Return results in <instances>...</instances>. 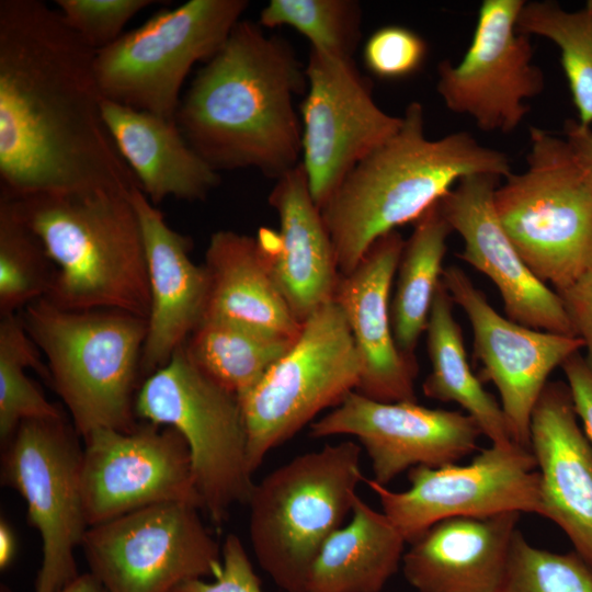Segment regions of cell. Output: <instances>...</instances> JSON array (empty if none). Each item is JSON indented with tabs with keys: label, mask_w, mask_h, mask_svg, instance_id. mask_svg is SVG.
Segmentation results:
<instances>
[{
	"label": "cell",
	"mask_w": 592,
	"mask_h": 592,
	"mask_svg": "<svg viewBox=\"0 0 592 592\" xmlns=\"http://www.w3.org/2000/svg\"><path fill=\"white\" fill-rule=\"evenodd\" d=\"M55 266L35 232L19 215L13 201L0 194V317L18 315L45 298Z\"/></svg>",
	"instance_id": "cell-32"
},
{
	"label": "cell",
	"mask_w": 592,
	"mask_h": 592,
	"mask_svg": "<svg viewBox=\"0 0 592 592\" xmlns=\"http://www.w3.org/2000/svg\"><path fill=\"white\" fill-rule=\"evenodd\" d=\"M301 104V166L321 209L351 170L386 143L402 116L380 109L353 58L310 49Z\"/></svg>",
	"instance_id": "cell-14"
},
{
	"label": "cell",
	"mask_w": 592,
	"mask_h": 592,
	"mask_svg": "<svg viewBox=\"0 0 592 592\" xmlns=\"http://www.w3.org/2000/svg\"><path fill=\"white\" fill-rule=\"evenodd\" d=\"M60 592H107L104 585L90 572L79 574Z\"/></svg>",
	"instance_id": "cell-43"
},
{
	"label": "cell",
	"mask_w": 592,
	"mask_h": 592,
	"mask_svg": "<svg viewBox=\"0 0 592 592\" xmlns=\"http://www.w3.org/2000/svg\"><path fill=\"white\" fill-rule=\"evenodd\" d=\"M15 554V539L8 523L1 520L0 525V566L7 568Z\"/></svg>",
	"instance_id": "cell-42"
},
{
	"label": "cell",
	"mask_w": 592,
	"mask_h": 592,
	"mask_svg": "<svg viewBox=\"0 0 592 592\" xmlns=\"http://www.w3.org/2000/svg\"><path fill=\"white\" fill-rule=\"evenodd\" d=\"M442 282L468 318L482 377L492 382L514 443L530 448L533 409L551 372L583 349L578 337L532 329L500 315L460 267L443 270Z\"/></svg>",
	"instance_id": "cell-17"
},
{
	"label": "cell",
	"mask_w": 592,
	"mask_h": 592,
	"mask_svg": "<svg viewBox=\"0 0 592 592\" xmlns=\"http://www.w3.org/2000/svg\"><path fill=\"white\" fill-rule=\"evenodd\" d=\"M147 259L150 309L140 373L144 380L163 367L203 321L209 276L191 257L192 240L172 229L137 186L130 193Z\"/></svg>",
	"instance_id": "cell-21"
},
{
	"label": "cell",
	"mask_w": 592,
	"mask_h": 592,
	"mask_svg": "<svg viewBox=\"0 0 592 592\" xmlns=\"http://www.w3.org/2000/svg\"><path fill=\"white\" fill-rule=\"evenodd\" d=\"M294 342L234 323L203 320L183 348L198 369L240 398L265 376Z\"/></svg>",
	"instance_id": "cell-30"
},
{
	"label": "cell",
	"mask_w": 592,
	"mask_h": 592,
	"mask_svg": "<svg viewBox=\"0 0 592 592\" xmlns=\"http://www.w3.org/2000/svg\"><path fill=\"white\" fill-rule=\"evenodd\" d=\"M527 36L553 42L568 82L577 122L592 125V0L579 10L568 11L550 0L525 1L516 21Z\"/></svg>",
	"instance_id": "cell-31"
},
{
	"label": "cell",
	"mask_w": 592,
	"mask_h": 592,
	"mask_svg": "<svg viewBox=\"0 0 592 592\" xmlns=\"http://www.w3.org/2000/svg\"><path fill=\"white\" fill-rule=\"evenodd\" d=\"M577 415L581 419L584 433L592 443V371L580 351L561 365Z\"/></svg>",
	"instance_id": "cell-40"
},
{
	"label": "cell",
	"mask_w": 592,
	"mask_h": 592,
	"mask_svg": "<svg viewBox=\"0 0 592 592\" xmlns=\"http://www.w3.org/2000/svg\"><path fill=\"white\" fill-rule=\"evenodd\" d=\"M361 7L352 0H271L260 13L265 27L288 25L310 49L352 58L361 36Z\"/></svg>",
	"instance_id": "cell-34"
},
{
	"label": "cell",
	"mask_w": 592,
	"mask_h": 592,
	"mask_svg": "<svg viewBox=\"0 0 592 592\" xmlns=\"http://www.w3.org/2000/svg\"><path fill=\"white\" fill-rule=\"evenodd\" d=\"M453 300L443 282L428 319L426 352L431 372L422 384L425 397L459 405L493 445L513 443L501 405L482 386L468 363L463 332L453 316Z\"/></svg>",
	"instance_id": "cell-28"
},
{
	"label": "cell",
	"mask_w": 592,
	"mask_h": 592,
	"mask_svg": "<svg viewBox=\"0 0 592 592\" xmlns=\"http://www.w3.org/2000/svg\"><path fill=\"white\" fill-rule=\"evenodd\" d=\"M363 364L340 305L330 300L265 376L239 398L254 473L266 454L360 385Z\"/></svg>",
	"instance_id": "cell-10"
},
{
	"label": "cell",
	"mask_w": 592,
	"mask_h": 592,
	"mask_svg": "<svg viewBox=\"0 0 592 592\" xmlns=\"http://www.w3.org/2000/svg\"><path fill=\"white\" fill-rule=\"evenodd\" d=\"M135 414L184 437L203 512L215 524L225 522L235 504L248 503L254 482L239 397L198 369L183 345L141 383Z\"/></svg>",
	"instance_id": "cell-8"
},
{
	"label": "cell",
	"mask_w": 592,
	"mask_h": 592,
	"mask_svg": "<svg viewBox=\"0 0 592 592\" xmlns=\"http://www.w3.org/2000/svg\"><path fill=\"white\" fill-rule=\"evenodd\" d=\"M195 505L168 502L90 526L81 542L92 573L107 592H173L216 578L220 547Z\"/></svg>",
	"instance_id": "cell-12"
},
{
	"label": "cell",
	"mask_w": 592,
	"mask_h": 592,
	"mask_svg": "<svg viewBox=\"0 0 592 592\" xmlns=\"http://www.w3.org/2000/svg\"><path fill=\"white\" fill-rule=\"evenodd\" d=\"M82 440L89 527L160 503H187L203 511L189 446L174 428L140 421L130 431L96 429Z\"/></svg>",
	"instance_id": "cell-15"
},
{
	"label": "cell",
	"mask_w": 592,
	"mask_h": 592,
	"mask_svg": "<svg viewBox=\"0 0 592 592\" xmlns=\"http://www.w3.org/2000/svg\"><path fill=\"white\" fill-rule=\"evenodd\" d=\"M27 334L19 314L0 320V440L7 443L22 421L62 415L25 369H35L49 383L47 366Z\"/></svg>",
	"instance_id": "cell-33"
},
{
	"label": "cell",
	"mask_w": 592,
	"mask_h": 592,
	"mask_svg": "<svg viewBox=\"0 0 592 592\" xmlns=\"http://www.w3.org/2000/svg\"><path fill=\"white\" fill-rule=\"evenodd\" d=\"M130 193L9 196L55 266L45 297L52 304L67 310L115 309L148 318L146 250Z\"/></svg>",
	"instance_id": "cell-4"
},
{
	"label": "cell",
	"mask_w": 592,
	"mask_h": 592,
	"mask_svg": "<svg viewBox=\"0 0 592 592\" xmlns=\"http://www.w3.org/2000/svg\"><path fill=\"white\" fill-rule=\"evenodd\" d=\"M95 53L44 1H0V194L139 187L103 121Z\"/></svg>",
	"instance_id": "cell-1"
},
{
	"label": "cell",
	"mask_w": 592,
	"mask_h": 592,
	"mask_svg": "<svg viewBox=\"0 0 592 592\" xmlns=\"http://www.w3.org/2000/svg\"><path fill=\"white\" fill-rule=\"evenodd\" d=\"M428 43L415 31L387 25L367 39L363 58L366 68L385 80H399L417 73L428 57Z\"/></svg>",
	"instance_id": "cell-37"
},
{
	"label": "cell",
	"mask_w": 592,
	"mask_h": 592,
	"mask_svg": "<svg viewBox=\"0 0 592 592\" xmlns=\"http://www.w3.org/2000/svg\"><path fill=\"white\" fill-rule=\"evenodd\" d=\"M362 447L353 441L294 457L254 483L249 537L262 569L285 592H307L326 540L352 513Z\"/></svg>",
	"instance_id": "cell-6"
},
{
	"label": "cell",
	"mask_w": 592,
	"mask_h": 592,
	"mask_svg": "<svg viewBox=\"0 0 592 592\" xmlns=\"http://www.w3.org/2000/svg\"><path fill=\"white\" fill-rule=\"evenodd\" d=\"M542 516L556 523L592 568V443L579 426L567 384L548 382L531 417Z\"/></svg>",
	"instance_id": "cell-22"
},
{
	"label": "cell",
	"mask_w": 592,
	"mask_h": 592,
	"mask_svg": "<svg viewBox=\"0 0 592 592\" xmlns=\"http://www.w3.org/2000/svg\"><path fill=\"white\" fill-rule=\"evenodd\" d=\"M451 232L437 202L414 221L399 260L396 288L390 299V320L398 349L411 360H415L414 351L425 331L433 298L442 281Z\"/></svg>",
	"instance_id": "cell-29"
},
{
	"label": "cell",
	"mask_w": 592,
	"mask_h": 592,
	"mask_svg": "<svg viewBox=\"0 0 592 592\" xmlns=\"http://www.w3.org/2000/svg\"><path fill=\"white\" fill-rule=\"evenodd\" d=\"M269 203L280 230L262 228L275 283L296 319L303 323L334 299L340 280L334 247L299 163L276 179Z\"/></svg>",
	"instance_id": "cell-23"
},
{
	"label": "cell",
	"mask_w": 592,
	"mask_h": 592,
	"mask_svg": "<svg viewBox=\"0 0 592 592\" xmlns=\"http://www.w3.org/2000/svg\"><path fill=\"white\" fill-rule=\"evenodd\" d=\"M556 293L562 300L576 335L583 342L584 360L592 371V266Z\"/></svg>",
	"instance_id": "cell-39"
},
{
	"label": "cell",
	"mask_w": 592,
	"mask_h": 592,
	"mask_svg": "<svg viewBox=\"0 0 592 592\" xmlns=\"http://www.w3.org/2000/svg\"><path fill=\"white\" fill-rule=\"evenodd\" d=\"M309 434L356 437L371 459L373 480L387 486L409 468L458 462L477 448L482 432L459 411L426 408L417 401L383 402L352 391L311 422Z\"/></svg>",
	"instance_id": "cell-18"
},
{
	"label": "cell",
	"mask_w": 592,
	"mask_h": 592,
	"mask_svg": "<svg viewBox=\"0 0 592 592\" xmlns=\"http://www.w3.org/2000/svg\"><path fill=\"white\" fill-rule=\"evenodd\" d=\"M152 0H57L66 24L90 48L98 52L114 43L124 26Z\"/></svg>",
	"instance_id": "cell-36"
},
{
	"label": "cell",
	"mask_w": 592,
	"mask_h": 592,
	"mask_svg": "<svg viewBox=\"0 0 592 592\" xmlns=\"http://www.w3.org/2000/svg\"><path fill=\"white\" fill-rule=\"evenodd\" d=\"M248 5L246 0H190L123 33L95 53L102 96L175 119L192 67L221 48Z\"/></svg>",
	"instance_id": "cell-9"
},
{
	"label": "cell",
	"mask_w": 592,
	"mask_h": 592,
	"mask_svg": "<svg viewBox=\"0 0 592 592\" xmlns=\"http://www.w3.org/2000/svg\"><path fill=\"white\" fill-rule=\"evenodd\" d=\"M223 568L215 582L202 579L181 583L173 592H262L261 581L253 570L241 540L229 534L221 549Z\"/></svg>",
	"instance_id": "cell-38"
},
{
	"label": "cell",
	"mask_w": 592,
	"mask_h": 592,
	"mask_svg": "<svg viewBox=\"0 0 592 592\" xmlns=\"http://www.w3.org/2000/svg\"><path fill=\"white\" fill-rule=\"evenodd\" d=\"M511 173L504 152L467 132L426 138L423 107L410 103L398 132L362 159L320 209L340 275L350 274L380 237L418 220L462 179Z\"/></svg>",
	"instance_id": "cell-3"
},
{
	"label": "cell",
	"mask_w": 592,
	"mask_h": 592,
	"mask_svg": "<svg viewBox=\"0 0 592 592\" xmlns=\"http://www.w3.org/2000/svg\"><path fill=\"white\" fill-rule=\"evenodd\" d=\"M498 592H592V568L576 551L532 546L516 530Z\"/></svg>",
	"instance_id": "cell-35"
},
{
	"label": "cell",
	"mask_w": 592,
	"mask_h": 592,
	"mask_svg": "<svg viewBox=\"0 0 592 592\" xmlns=\"http://www.w3.org/2000/svg\"><path fill=\"white\" fill-rule=\"evenodd\" d=\"M499 180L490 174L469 175L441 198L444 218L463 240L458 257L494 284L509 319L577 337L559 295L528 269L497 217L493 195Z\"/></svg>",
	"instance_id": "cell-19"
},
{
	"label": "cell",
	"mask_w": 592,
	"mask_h": 592,
	"mask_svg": "<svg viewBox=\"0 0 592 592\" xmlns=\"http://www.w3.org/2000/svg\"><path fill=\"white\" fill-rule=\"evenodd\" d=\"M537 464L530 448L511 443L491 445L466 465L417 466L409 470L410 487L391 491L364 478L383 513L407 543L433 524L455 516H483L504 512L542 515Z\"/></svg>",
	"instance_id": "cell-13"
},
{
	"label": "cell",
	"mask_w": 592,
	"mask_h": 592,
	"mask_svg": "<svg viewBox=\"0 0 592 592\" xmlns=\"http://www.w3.org/2000/svg\"><path fill=\"white\" fill-rule=\"evenodd\" d=\"M351 516L321 547L307 592H380L398 570L407 542L390 520L358 496Z\"/></svg>",
	"instance_id": "cell-27"
},
{
	"label": "cell",
	"mask_w": 592,
	"mask_h": 592,
	"mask_svg": "<svg viewBox=\"0 0 592 592\" xmlns=\"http://www.w3.org/2000/svg\"><path fill=\"white\" fill-rule=\"evenodd\" d=\"M565 139L573 150L592 186V127L569 118L563 125Z\"/></svg>",
	"instance_id": "cell-41"
},
{
	"label": "cell",
	"mask_w": 592,
	"mask_h": 592,
	"mask_svg": "<svg viewBox=\"0 0 592 592\" xmlns=\"http://www.w3.org/2000/svg\"><path fill=\"white\" fill-rule=\"evenodd\" d=\"M524 0H483L470 44L460 61L443 60L436 90L453 113L471 117L483 132L509 134L523 122L525 103L544 90L533 62L531 37L516 27Z\"/></svg>",
	"instance_id": "cell-16"
},
{
	"label": "cell",
	"mask_w": 592,
	"mask_h": 592,
	"mask_svg": "<svg viewBox=\"0 0 592 592\" xmlns=\"http://www.w3.org/2000/svg\"><path fill=\"white\" fill-rule=\"evenodd\" d=\"M79 437L62 414L22 421L2 445L1 483L26 501L27 521L42 538L35 592H60L79 576L75 549L89 528Z\"/></svg>",
	"instance_id": "cell-11"
},
{
	"label": "cell",
	"mask_w": 592,
	"mask_h": 592,
	"mask_svg": "<svg viewBox=\"0 0 592 592\" xmlns=\"http://www.w3.org/2000/svg\"><path fill=\"white\" fill-rule=\"evenodd\" d=\"M519 512L442 520L410 543L406 580L419 592H498Z\"/></svg>",
	"instance_id": "cell-24"
},
{
	"label": "cell",
	"mask_w": 592,
	"mask_h": 592,
	"mask_svg": "<svg viewBox=\"0 0 592 592\" xmlns=\"http://www.w3.org/2000/svg\"><path fill=\"white\" fill-rule=\"evenodd\" d=\"M405 242L397 230L380 237L350 274L340 275L334 295L363 364L355 391L383 402L417 401L418 363L398 349L390 320V291Z\"/></svg>",
	"instance_id": "cell-20"
},
{
	"label": "cell",
	"mask_w": 592,
	"mask_h": 592,
	"mask_svg": "<svg viewBox=\"0 0 592 592\" xmlns=\"http://www.w3.org/2000/svg\"><path fill=\"white\" fill-rule=\"evenodd\" d=\"M19 316L81 437L96 429L130 431L138 424L146 318L115 309L67 310L46 298Z\"/></svg>",
	"instance_id": "cell-5"
},
{
	"label": "cell",
	"mask_w": 592,
	"mask_h": 592,
	"mask_svg": "<svg viewBox=\"0 0 592 592\" xmlns=\"http://www.w3.org/2000/svg\"><path fill=\"white\" fill-rule=\"evenodd\" d=\"M102 116L140 191L157 205L167 197L203 201L220 177L186 141L175 119L102 100Z\"/></svg>",
	"instance_id": "cell-26"
},
{
	"label": "cell",
	"mask_w": 592,
	"mask_h": 592,
	"mask_svg": "<svg viewBox=\"0 0 592 592\" xmlns=\"http://www.w3.org/2000/svg\"><path fill=\"white\" fill-rule=\"evenodd\" d=\"M493 206L525 264L555 292L592 266V186L565 138L532 126L526 168L498 185Z\"/></svg>",
	"instance_id": "cell-7"
},
{
	"label": "cell",
	"mask_w": 592,
	"mask_h": 592,
	"mask_svg": "<svg viewBox=\"0 0 592 592\" xmlns=\"http://www.w3.org/2000/svg\"><path fill=\"white\" fill-rule=\"evenodd\" d=\"M305 88V69L289 44L241 20L192 80L175 122L217 172L254 168L277 179L299 164L294 96Z\"/></svg>",
	"instance_id": "cell-2"
},
{
	"label": "cell",
	"mask_w": 592,
	"mask_h": 592,
	"mask_svg": "<svg viewBox=\"0 0 592 592\" xmlns=\"http://www.w3.org/2000/svg\"><path fill=\"white\" fill-rule=\"evenodd\" d=\"M209 293L203 320H217L295 341L303 323L293 315L257 237L232 230L212 235L205 251Z\"/></svg>",
	"instance_id": "cell-25"
}]
</instances>
